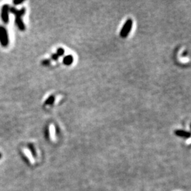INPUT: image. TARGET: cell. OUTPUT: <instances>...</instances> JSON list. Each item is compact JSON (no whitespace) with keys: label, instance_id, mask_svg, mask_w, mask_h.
Listing matches in <instances>:
<instances>
[{"label":"cell","instance_id":"8fae6325","mask_svg":"<svg viewBox=\"0 0 191 191\" xmlns=\"http://www.w3.org/2000/svg\"><path fill=\"white\" fill-rule=\"evenodd\" d=\"M23 2V0H22V1H16V0H14V1H13V4L14 5H18L22 4Z\"/></svg>","mask_w":191,"mask_h":191},{"label":"cell","instance_id":"5b68a950","mask_svg":"<svg viewBox=\"0 0 191 191\" xmlns=\"http://www.w3.org/2000/svg\"><path fill=\"white\" fill-rule=\"evenodd\" d=\"M15 23H16L20 30H21V31L25 30V26L21 17H15Z\"/></svg>","mask_w":191,"mask_h":191},{"label":"cell","instance_id":"6da1fadb","mask_svg":"<svg viewBox=\"0 0 191 191\" xmlns=\"http://www.w3.org/2000/svg\"><path fill=\"white\" fill-rule=\"evenodd\" d=\"M9 43L8 32L2 25H0V44L2 47H7Z\"/></svg>","mask_w":191,"mask_h":191},{"label":"cell","instance_id":"277c9868","mask_svg":"<svg viewBox=\"0 0 191 191\" xmlns=\"http://www.w3.org/2000/svg\"><path fill=\"white\" fill-rule=\"evenodd\" d=\"M9 12L12 13L15 16V17H22L25 13V8L24 7L21 8V9H17L13 6H11L9 8Z\"/></svg>","mask_w":191,"mask_h":191},{"label":"cell","instance_id":"52a82bcc","mask_svg":"<svg viewBox=\"0 0 191 191\" xmlns=\"http://www.w3.org/2000/svg\"><path fill=\"white\" fill-rule=\"evenodd\" d=\"M73 57L71 55H67L66 57H64V59H63V62H64V64H66V65H70V64L73 62Z\"/></svg>","mask_w":191,"mask_h":191},{"label":"cell","instance_id":"30bf717a","mask_svg":"<svg viewBox=\"0 0 191 191\" xmlns=\"http://www.w3.org/2000/svg\"><path fill=\"white\" fill-rule=\"evenodd\" d=\"M42 64H43V65H48V64H50V60H49V59H45V60H42Z\"/></svg>","mask_w":191,"mask_h":191},{"label":"cell","instance_id":"7c38bea8","mask_svg":"<svg viewBox=\"0 0 191 191\" xmlns=\"http://www.w3.org/2000/svg\"><path fill=\"white\" fill-rule=\"evenodd\" d=\"M58 57H59V56L57 55V54H53L52 55V59H54V60H57Z\"/></svg>","mask_w":191,"mask_h":191},{"label":"cell","instance_id":"9c48e42d","mask_svg":"<svg viewBox=\"0 0 191 191\" xmlns=\"http://www.w3.org/2000/svg\"><path fill=\"white\" fill-rule=\"evenodd\" d=\"M64 49H63V48H59V49H57V53H56V54H57L58 56H61V55H62L63 54H64Z\"/></svg>","mask_w":191,"mask_h":191},{"label":"cell","instance_id":"7a4b0ae2","mask_svg":"<svg viewBox=\"0 0 191 191\" xmlns=\"http://www.w3.org/2000/svg\"><path fill=\"white\" fill-rule=\"evenodd\" d=\"M132 19H128L125 22V25L122 27V30L120 31V36L122 37H126L128 35V34L132 29Z\"/></svg>","mask_w":191,"mask_h":191},{"label":"cell","instance_id":"8992f818","mask_svg":"<svg viewBox=\"0 0 191 191\" xmlns=\"http://www.w3.org/2000/svg\"><path fill=\"white\" fill-rule=\"evenodd\" d=\"M175 134L176 135L179 136V137H185V138H189L190 136V132H186V131H183V130H180V129H177L176 131L175 132Z\"/></svg>","mask_w":191,"mask_h":191},{"label":"cell","instance_id":"3957f363","mask_svg":"<svg viewBox=\"0 0 191 191\" xmlns=\"http://www.w3.org/2000/svg\"><path fill=\"white\" fill-rule=\"evenodd\" d=\"M9 5L8 4H4L2 6V8H1V18L2 21L4 22V23H8V20H9V18H8V13H9Z\"/></svg>","mask_w":191,"mask_h":191},{"label":"cell","instance_id":"ba28073f","mask_svg":"<svg viewBox=\"0 0 191 191\" xmlns=\"http://www.w3.org/2000/svg\"><path fill=\"white\" fill-rule=\"evenodd\" d=\"M54 101V95H50L47 98V99L45 100V105H52Z\"/></svg>","mask_w":191,"mask_h":191}]
</instances>
